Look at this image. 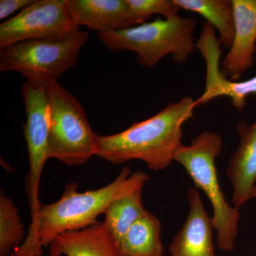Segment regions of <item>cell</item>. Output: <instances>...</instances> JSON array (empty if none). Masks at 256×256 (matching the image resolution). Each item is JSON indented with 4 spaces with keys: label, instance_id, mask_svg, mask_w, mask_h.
<instances>
[{
    "label": "cell",
    "instance_id": "1",
    "mask_svg": "<svg viewBox=\"0 0 256 256\" xmlns=\"http://www.w3.org/2000/svg\"><path fill=\"white\" fill-rule=\"evenodd\" d=\"M196 107V100L186 96L122 132L97 134L96 156L114 164L138 160L153 171L166 169L182 144L184 124L194 117Z\"/></svg>",
    "mask_w": 256,
    "mask_h": 256
},
{
    "label": "cell",
    "instance_id": "2",
    "mask_svg": "<svg viewBox=\"0 0 256 256\" xmlns=\"http://www.w3.org/2000/svg\"><path fill=\"white\" fill-rule=\"evenodd\" d=\"M149 178L144 172L132 173L130 166H124L112 182L98 190L80 192L78 184H67L58 201L42 204L36 224L40 246L48 247L60 234L98 223V217L105 214L111 202L143 188Z\"/></svg>",
    "mask_w": 256,
    "mask_h": 256
},
{
    "label": "cell",
    "instance_id": "3",
    "mask_svg": "<svg viewBox=\"0 0 256 256\" xmlns=\"http://www.w3.org/2000/svg\"><path fill=\"white\" fill-rule=\"evenodd\" d=\"M223 148L218 133L204 131L192 139L188 146L182 144L174 154V162L182 165L196 188L206 195L213 208L212 223L216 232V245L224 252L235 249L238 234V208L226 200L216 166V159Z\"/></svg>",
    "mask_w": 256,
    "mask_h": 256
},
{
    "label": "cell",
    "instance_id": "4",
    "mask_svg": "<svg viewBox=\"0 0 256 256\" xmlns=\"http://www.w3.org/2000/svg\"><path fill=\"white\" fill-rule=\"evenodd\" d=\"M196 23L194 18H156L124 30L98 33V36L111 52H134L138 63L152 68L169 55L176 63L186 62L196 48Z\"/></svg>",
    "mask_w": 256,
    "mask_h": 256
},
{
    "label": "cell",
    "instance_id": "5",
    "mask_svg": "<svg viewBox=\"0 0 256 256\" xmlns=\"http://www.w3.org/2000/svg\"><path fill=\"white\" fill-rule=\"evenodd\" d=\"M50 105V159L68 166L85 164L97 152V134L92 130L78 99L58 82L46 86Z\"/></svg>",
    "mask_w": 256,
    "mask_h": 256
},
{
    "label": "cell",
    "instance_id": "6",
    "mask_svg": "<svg viewBox=\"0 0 256 256\" xmlns=\"http://www.w3.org/2000/svg\"><path fill=\"white\" fill-rule=\"evenodd\" d=\"M89 34L78 30L60 40H30L0 50V72H18L26 82L46 86L57 82L78 60Z\"/></svg>",
    "mask_w": 256,
    "mask_h": 256
},
{
    "label": "cell",
    "instance_id": "7",
    "mask_svg": "<svg viewBox=\"0 0 256 256\" xmlns=\"http://www.w3.org/2000/svg\"><path fill=\"white\" fill-rule=\"evenodd\" d=\"M78 30L68 0H34L0 24V48L30 40H60Z\"/></svg>",
    "mask_w": 256,
    "mask_h": 256
},
{
    "label": "cell",
    "instance_id": "8",
    "mask_svg": "<svg viewBox=\"0 0 256 256\" xmlns=\"http://www.w3.org/2000/svg\"><path fill=\"white\" fill-rule=\"evenodd\" d=\"M24 102L26 124L24 128L28 154L30 170L26 193L30 200H38L42 172L48 158V138L50 105L46 86L26 82L21 88Z\"/></svg>",
    "mask_w": 256,
    "mask_h": 256
},
{
    "label": "cell",
    "instance_id": "9",
    "mask_svg": "<svg viewBox=\"0 0 256 256\" xmlns=\"http://www.w3.org/2000/svg\"><path fill=\"white\" fill-rule=\"evenodd\" d=\"M234 37L222 60L220 72L230 82H238L255 63L256 0H232Z\"/></svg>",
    "mask_w": 256,
    "mask_h": 256
},
{
    "label": "cell",
    "instance_id": "10",
    "mask_svg": "<svg viewBox=\"0 0 256 256\" xmlns=\"http://www.w3.org/2000/svg\"><path fill=\"white\" fill-rule=\"evenodd\" d=\"M188 200L190 210L170 244V256H216L212 218L207 213L198 190L188 188Z\"/></svg>",
    "mask_w": 256,
    "mask_h": 256
},
{
    "label": "cell",
    "instance_id": "11",
    "mask_svg": "<svg viewBox=\"0 0 256 256\" xmlns=\"http://www.w3.org/2000/svg\"><path fill=\"white\" fill-rule=\"evenodd\" d=\"M236 130L239 144L230 156L226 174L234 188L232 205L239 208L252 198L256 184V119L252 124L240 120Z\"/></svg>",
    "mask_w": 256,
    "mask_h": 256
},
{
    "label": "cell",
    "instance_id": "12",
    "mask_svg": "<svg viewBox=\"0 0 256 256\" xmlns=\"http://www.w3.org/2000/svg\"><path fill=\"white\" fill-rule=\"evenodd\" d=\"M68 6L78 28L85 26L104 33L138 25L126 0H68Z\"/></svg>",
    "mask_w": 256,
    "mask_h": 256
},
{
    "label": "cell",
    "instance_id": "13",
    "mask_svg": "<svg viewBox=\"0 0 256 256\" xmlns=\"http://www.w3.org/2000/svg\"><path fill=\"white\" fill-rule=\"evenodd\" d=\"M50 256H122L118 242L102 222L60 234L48 246Z\"/></svg>",
    "mask_w": 256,
    "mask_h": 256
},
{
    "label": "cell",
    "instance_id": "14",
    "mask_svg": "<svg viewBox=\"0 0 256 256\" xmlns=\"http://www.w3.org/2000/svg\"><path fill=\"white\" fill-rule=\"evenodd\" d=\"M220 56L218 52H206L203 56L206 65V86L202 95L196 100V106L226 96L230 99L233 107L240 112L245 108L247 98L256 95V75L242 82H230L220 72Z\"/></svg>",
    "mask_w": 256,
    "mask_h": 256
},
{
    "label": "cell",
    "instance_id": "15",
    "mask_svg": "<svg viewBox=\"0 0 256 256\" xmlns=\"http://www.w3.org/2000/svg\"><path fill=\"white\" fill-rule=\"evenodd\" d=\"M122 256H164L159 218L146 212L119 242Z\"/></svg>",
    "mask_w": 256,
    "mask_h": 256
},
{
    "label": "cell",
    "instance_id": "16",
    "mask_svg": "<svg viewBox=\"0 0 256 256\" xmlns=\"http://www.w3.org/2000/svg\"><path fill=\"white\" fill-rule=\"evenodd\" d=\"M180 10L196 13L206 20L218 33L220 44L232 46L234 37V14L232 0H174Z\"/></svg>",
    "mask_w": 256,
    "mask_h": 256
},
{
    "label": "cell",
    "instance_id": "17",
    "mask_svg": "<svg viewBox=\"0 0 256 256\" xmlns=\"http://www.w3.org/2000/svg\"><path fill=\"white\" fill-rule=\"evenodd\" d=\"M142 193V188H138L116 198L104 214L102 223L118 244L133 224L148 212L143 205Z\"/></svg>",
    "mask_w": 256,
    "mask_h": 256
},
{
    "label": "cell",
    "instance_id": "18",
    "mask_svg": "<svg viewBox=\"0 0 256 256\" xmlns=\"http://www.w3.org/2000/svg\"><path fill=\"white\" fill-rule=\"evenodd\" d=\"M24 226L18 207L9 196H0V256H10L24 242Z\"/></svg>",
    "mask_w": 256,
    "mask_h": 256
},
{
    "label": "cell",
    "instance_id": "19",
    "mask_svg": "<svg viewBox=\"0 0 256 256\" xmlns=\"http://www.w3.org/2000/svg\"><path fill=\"white\" fill-rule=\"evenodd\" d=\"M126 2L138 25L144 23L154 14L164 18L180 16V8L174 0H126Z\"/></svg>",
    "mask_w": 256,
    "mask_h": 256
},
{
    "label": "cell",
    "instance_id": "20",
    "mask_svg": "<svg viewBox=\"0 0 256 256\" xmlns=\"http://www.w3.org/2000/svg\"><path fill=\"white\" fill-rule=\"evenodd\" d=\"M34 0H1L0 1V20H4L18 10H23L32 4Z\"/></svg>",
    "mask_w": 256,
    "mask_h": 256
},
{
    "label": "cell",
    "instance_id": "21",
    "mask_svg": "<svg viewBox=\"0 0 256 256\" xmlns=\"http://www.w3.org/2000/svg\"><path fill=\"white\" fill-rule=\"evenodd\" d=\"M252 198H256V184L255 185V186H254V190H252Z\"/></svg>",
    "mask_w": 256,
    "mask_h": 256
},
{
    "label": "cell",
    "instance_id": "22",
    "mask_svg": "<svg viewBox=\"0 0 256 256\" xmlns=\"http://www.w3.org/2000/svg\"></svg>",
    "mask_w": 256,
    "mask_h": 256
}]
</instances>
